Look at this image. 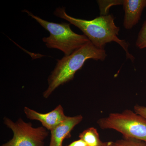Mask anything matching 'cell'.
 <instances>
[{
  "instance_id": "ba28073f",
  "label": "cell",
  "mask_w": 146,
  "mask_h": 146,
  "mask_svg": "<svg viewBox=\"0 0 146 146\" xmlns=\"http://www.w3.org/2000/svg\"><path fill=\"white\" fill-rule=\"evenodd\" d=\"M123 5L125 11L124 27L131 29L140 21L146 7V0H123Z\"/></svg>"
},
{
  "instance_id": "9c48e42d",
  "label": "cell",
  "mask_w": 146,
  "mask_h": 146,
  "mask_svg": "<svg viewBox=\"0 0 146 146\" xmlns=\"http://www.w3.org/2000/svg\"><path fill=\"white\" fill-rule=\"evenodd\" d=\"M80 139L83 140L88 146H101L103 142L100 138L97 129L89 127L80 133Z\"/></svg>"
},
{
  "instance_id": "5b68a950",
  "label": "cell",
  "mask_w": 146,
  "mask_h": 146,
  "mask_svg": "<svg viewBox=\"0 0 146 146\" xmlns=\"http://www.w3.org/2000/svg\"><path fill=\"white\" fill-rule=\"evenodd\" d=\"M4 123L13 131V138L1 146H44V141L49 134L44 127L34 128L31 123L22 119L14 122L9 118L4 117Z\"/></svg>"
},
{
  "instance_id": "52a82bcc",
  "label": "cell",
  "mask_w": 146,
  "mask_h": 146,
  "mask_svg": "<svg viewBox=\"0 0 146 146\" xmlns=\"http://www.w3.org/2000/svg\"><path fill=\"white\" fill-rule=\"evenodd\" d=\"M83 120L81 115L68 117L64 121L50 131L51 138L49 146H63L65 138H70L71 132Z\"/></svg>"
},
{
  "instance_id": "7c38bea8",
  "label": "cell",
  "mask_w": 146,
  "mask_h": 146,
  "mask_svg": "<svg viewBox=\"0 0 146 146\" xmlns=\"http://www.w3.org/2000/svg\"><path fill=\"white\" fill-rule=\"evenodd\" d=\"M136 45L140 49L146 48V20L138 33Z\"/></svg>"
},
{
  "instance_id": "30bf717a",
  "label": "cell",
  "mask_w": 146,
  "mask_h": 146,
  "mask_svg": "<svg viewBox=\"0 0 146 146\" xmlns=\"http://www.w3.org/2000/svg\"><path fill=\"white\" fill-rule=\"evenodd\" d=\"M108 146H146V142L132 138H123L115 142H109Z\"/></svg>"
},
{
  "instance_id": "277c9868",
  "label": "cell",
  "mask_w": 146,
  "mask_h": 146,
  "mask_svg": "<svg viewBox=\"0 0 146 146\" xmlns=\"http://www.w3.org/2000/svg\"><path fill=\"white\" fill-rule=\"evenodd\" d=\"M97 123L102 129H112L125 138H132L146 142V119L129 110L121 113H112L101 118Z\"/></svg>"
},
{
  "instance_id": "5bb4252c",
  "label": "cell",
  "mask_w": 146,
  "mask_h": 146,
  "mask_svg": "<svg viewBox=\"0 0 146 146\" xmlns=\"http://www.w3.org/2000/svg\"><path fill=\"white\" fill-rule=\"evenodd\" d=\"M65 146H88L87 144L82 139H79L77 141H74L70 145Z\"/></svg>"
},
{
  "instance_id": "6da1fadb",
  "label": "cell",
  "mask_w": 146,
  "mask_h": 146,
  "mask_svg": "<svg viewBox=\"0 0 146 146\" xmlns=\"http://www.w3.org/2000/svg\"><path fill=\"white\" fill-rule=\"evenodd\" d=\"M54 15L68 21L70 24L78 28L98 48L104 49L107 43L116 42L125 51L127 59L134 62L135 57L129 52V44L118 37L120 28L115 25V18L112 14L100 16L88 21L69 16L66 13L65 7H59L54 11Z\"/></svg>"
},
{
  "instance_id": "8992f818",
  "label": "cell",
  "mask_w": 146,
  "mask_h": 146,
  "mask_svg": "<svg viewBox=\"0 0 146 146\" xmlns=\"http://www.w3.org/2000/svg\"><path fill=\"white\" fill-rule=\"evenodd\" d=\"M24 110L28 119L39 121L42 123L43 127L50 131L53 129L68 117L64 114V110L60 104L52 111L47 113H39L27 107L24 108Z\"/></svg>"
},
{
  "instance_id": "4fadbf2b",
  "label": "cell",
  "mask_w": 146,
  "mask_h": 146,
  "mask_svg": "<svg viewBox=\"0 0 146 146\" xmlns=\"http://www.w3.org/2000/svg\"><path fill=\"white\" fill-rule=\"evenodd\" d=\"M134 112L146 119V107L136 105L134 107Z\"/></svg>"
},
{
  "instance_id": "8fae6325",
  "label": "cell",
  "mask_w": 146,
  "mask_h": 146,
  "mask_svg": "<svg viewBox=\"0 0 146 146\" xmlns=\"http://www.w3.org/2000/svg\"><path fill=\"white\" fill-rule=\"evenodd\" d=\"M99 6L100 16L108 15L109 9L114 5H123V0L114 1H97Z\"/></svg>"
},
{
  "instance_id": "7a4b0ae2",
  "label": "cell",
  "mask_w": 146,
  "mask_h": 146,
  "mask_svg": "<svg viewBox=\"0 0 146 146\" xmlns=\"http://www.w3.org/2000/svg\"><path fill=\"white\" fill-rule=\"evenodd\" d=\"M107 54L105 50L98 48L91 42L69 56L57 60L55 67L48 78V86L43 93V97L48 98L60 85L72 80L76 73L90 59L104 61Z\"/></svg>"
},
{
  "instance_id": "3957f363",
  "label": "cell",
  "mask_w": 146,
  "mask_h": 146,
  "mask_svg": "<svg viewBox=\"0 0 146 146\" xmlns=\"http://www.w3.org/2000/svg\"><path fill=\"white\" fill-rule=\"evenodd\" d=\"M32 18L36 20L40 25L49 32L50 36L44 37L42 41L47 48L56 49L69 56L90 42L84 35L77 34L72 30L70 24L50 22L33 15L29 11L24 10Z\"/></svg>"
},
{
  "instance_id": "9a60e30c",
  "label": "cell",
  "mask_w": 146,
  "mask_h": 146,
  "mask_svg": "<svg viewBox=\"0 0 146 146\" xmlns=\"http://www.w3.org/2000/svg\"><path fill=\"white\" fill-rule=\"evenodd\" d=\"M109 142H103L101 146H108Z\"/></svg>"
}]
</instances>
